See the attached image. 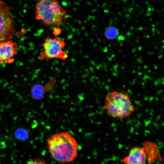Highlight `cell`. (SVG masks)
Segmentation results:
<instances>
[{
  "label": "cell",
  "mask_w": 164,
  "mask_h": 164,
  "mask_svg": "<svg viewBox=\"0 0 164 164\" xmlns=\"http://www.w3.org/2000/svg\"><path fill=\"white\" fill-rule=\"evenodd\" d=\"M47 142L52 157L60 163L71 162L77 157V143L68 132L53 134L47 138Z\"/></svg>",
  "instance_id": "6da1fadb"
},
{
  "label": "cell",
  "mask_w": 164,
  "mask_h": 164,
  "mask_svg": "<svg viewBox=\"0 0 164 164\" xmlns=\"http://www.w3.org/2000/svg\"><path fill=\"white\" fill-rule=\"evenodd\" d=\"M35 10L36 19L48 27L59 26L68 18L67 11L56 0H37Z\"/></svg>",
  "instance_id": "7a4b0ae2"
},
{
  "label": "cell",
  "mask_w": 164,
  "mask_h": 164,
  "mask_svg": "<svg viewBox=\"0 0 164 164\" xmlns=\"http://www.w3.org/2000/svg\"><path fill=\"white\" fill-rule=\"evenodd\" d=\"M104 107L109 116L120 119L129 117L135 109L129 96L123 91H114L107 94Z\"/></svg>",
  "instance_id": "3957f363"
},
{
  "label": "cell",
  "mask_w": 164,
  "mask_h": 164,
  "mask_svg": "<svg viewBox=\"0 0 164 164\" xmlns=\"http://www.w3.org/2000/svg\"><path fill=\"white\" fill-rule=\"evenodd\" d=\"M66 44L60 37H51L49 36L43 44V51L40 53L41 60L58 59L65 60L68 56L63 50Z\"/></svg>",
  "instance_id": "277c9868"
},
{
  "label": "cell",
  "mask_w": 164,
  "mask_h": 164,
  "mask_svg": "<svg viewBox=\"0 0 164 164\" xmlns=\"http://www.w3.org/2000/svg\"><path fill=\"white\" fill-rule=\"evenodd\" d=\"M14 20L10 8L0 0V42L9 40L15 33Z\"/></svg>",
  "instance_id": "5b68a950"
},
{
  "label": "cell",
  "mask_w": 164,
  "mask_h": 164,
  "mask_svg": "<svg viewBox=\"0 0 164 164\" xmlns=\"http://www.w3.org/2000/svg\"><path fill=\"white\" fill-rule=\"evenodd\" d=\"M18 47L17 43L10 40L0 42V64L12 63Z\"/></svg>",
  "instance_id": "8992f818"
},
{
  "label": "cell",
  "mask_w": 164,
  "mask_h": 164,
  "mask_svg": "<svg viewBox=\"0 0 164 164\" xmlns=\"http://www.w3.org/2000/svg\"><path fill=\"white\" fill-rule=\"evenodd\" d=\"M124 164H148V157L145 147H135L131 149L123 159Z\"/></svg>",
  "instance_id": "52a82bcc"
},
{
  "label": "cell",
  "mask_w": 164,
  "mask_h": 164,
  "mask_svg": "<svg viewBox=\"0 0 164 164\" xmlns=\"http://www.w3.org/2000/svg\"><path fill=\"white\" fill-rule=\"evenodd\" d=\"M145 147L148 156V164H151L155 160L161 159L158 149L156 144L151 142H145Z\"/></svg>",
  "instance_id": "ba28073f"
},
{
  "label": "cell",
  "mask_w": 164,
  "mask_h": 164,
  "mask_svg": "<svg viewBox=\"0 0 164 164\" xmlns=\"http://www.w3.org/2000/svg\"><path fill=\"white\" fill-rule=\"evenodd\" d=\"M44 93V89L43 86L39 84H36L32 87L31 95L32 98L35 100L42 99Z\"/></svg>",
  "instance_id": "9c48e42d"
},
{
  "label": "cell",
  "mask_w": 164,
  "mask_h": 164,
  "mask_svg": "<svg viewBox=\"0 0 164 164\" xmlns=\"http://www.w3.org/2000/svg\"><path fill=\"white\" fill-rule=\"evenodd\" d=\"M14 136L17 139L22 141L27 140L29 136L28 131L23 127L18 128L14 133Z\"/></svg>",
  "instance_id": "30bf717a"
},
{
  "label": "cell",
  "mask_w": 164,
  "mask_h": 164,
  "mask_svg": "<svg viewBox=\"0 0 164 164\" xmlns=\"http://www.w3.org/2000/svg\"><path fill=\"white\" fill-rule=\"evenodd\" d=\"M118 30L117 29L113 26L106 27L104 31V35L106 38L109 39H113L118 35Z\"/></svg>",
  "instance_id": "8fae6325"
},
{
  "label": "cell",
  "mask_w": 164,
  "mask_h": 164,
  "mask_svg": "<svg viewBox=\"0 0 164 164\" xmlns=\"http://www.w3.org/2000/svg\"><path fill=\"white\" fill-rule=\"evenodd\" d=\"M25 164H48L45 161L41 159H37L30 160Z\"/></svg>",
  "instance_id": "7c38bea8"
},
{
  "label": "cell",
  "mask_w": 164,
  "mask_h": 164,
  "mask_svg": "<svg viewBox=\"0 0 164 164\" xmlns=\"http://www.w3.org/2000/svg\"><path fill=\"white\" fill-rule=\"evenodd\" d=\"M61 29L58 27L54 28L53 30V34L56 36L58 35L61 32Z\"/></svg>",
  "instance_id": "4fadbf2b"
},
{
  "label": "cell",
  "mask_w": 164,
  "mask_h": 164,
  "mask_svg": "<svg viewBox=\"0 0 164 164\" xmlns=\"http://www.w3.org/2000/svg\"><path fill=\"white\" fill-rule=\"evenodd\" d=\"M118 39L119 40H124L125 38L122 36H119L118 37Z\"/></svg>",
  "instance_id": "5bb4252c"
},
{
  "label": "cell",
  "mask_w": 164,
  "mask_h": 164,
  "mask_svg": "<svg viewBox=\"0 0 164 164\" xmlns=\"http://www.w3.org/2000/svg\"><path fill=\"white\" fill-rule=\"evenodd\" d=\"M0 164H1L0 162Z\"/></svg>",
  "instance_id": "9a60e30c"
},
{
  "label": "cell",
  "mask_w": 164,
  "mask_h": 164,
  "mask_svg": "<svg viewBox=\"0 0 164 164\" xmlns=\"http://www.w3.org/2000/svg\"></svg>",
  "instance_id": "2e32d148"
}]
</instances>
